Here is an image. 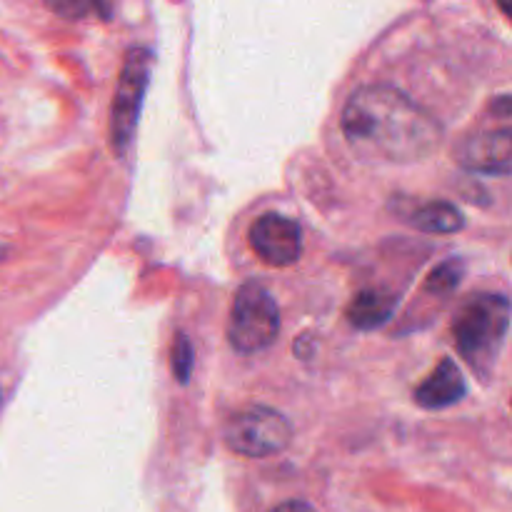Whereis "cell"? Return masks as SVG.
I'll list each match as a JSON object with an SVG mask.
<instances>
[{"instance_id": "6da1fadb", "label": "cell", "mask_w": 512, "mask_h": 512, "mask_svg": "<svg viewBox=\"0 0 512 512\" xmlns=\"http://www.w3.org/2000/svg\"><path fill=\"white\" fill-rule=\"evenodd\" d=\"M350 148L370 163H415L443 143L433 113L393 85H363L348 98L340 120Z\"/></svg>"}, {"instance_id": "7a4b0ae2", "label": "cell", "mask_w": 512, "mask_h": 512, "mask_svg": "<svg viewBox=\"0 0 512 512\" xmlns=\"http://www.w3.org/2000/svg\"><path fill=\"white\" fill-rule=\"evenodd\" d=\"M510 330V300L505 295H478L455 318L458 353L483 380L490 378Z\"/></svg>"}, {"instance_id": "3957f363", "label": "cell", "mask_w": 512, "mask_h": 512, "mask_svg": "<svg viewBox=\"0 0 512 512\" xmlns=\"http://www.w3.org/2000/svg\"><path fill=\"white\" fill-rule=\"evenodd\" d=\"M278 333L280 310L268 288L258 280L240 285L228 320V343L235 353H260L278 340Z\"/></svg>"}, {"instance_id": "277c9868", "label": "cell", "mask_w": 512, "mask_h": 512, "mask_svg": "<svg viewBox=\"0 0 512 512\" xmlns=\"http://www.w3.org/2000/svg\"><path fill=\"white\" fill-rule=\"evenodd\" d=\"M150 68H153V53L148 48L138 45V48H130L125 53L118 88H115L113 105H110L108 125L110 150L115 155H125V150L133 143L140 110H143L145 90H148L150 83Z\"/></svg>"}, {"instance_id": "5b68a950", "label": "cell", "mask_w": 512, "mask_h": 512, "mask_svg": "<svg viewBox=\"0 0 512 512\" xmlns=\"http://www.w3.org/2000/svg\"><path fill=\"white\" fill-rule=\"evenodd\" d=\"M293 438V425L283 413L265 405H253L228 420L225 440L233 453L245 458H268L288 448Z\"/></svg>"}, {"instance_id": "8992f818", "label": "cell", "mask_w": 512, "mask_h": 512, "mask_svg": "<svg viewBox=\"0 0 512 512\" xmlns=\"http://www.w3.org/2000/svg\"><path fill=\"white\" fill-rule=\"evenodd\" d=\"M250 248L273 268L295 265L303 255V233L298 220L280 213H265L250 228Z\"/></svg>"}, {"instance_id": "52a82bcc", "label": "cell", "mask_w": 512, "mask_h": 512, "mask_svg": "<svg viewBox=\"0 0 512 512\" xmlns=\"http://www.w3.org/2000/svg\"><path fill=\"white\" fill-rule=\"evenodd\" d=\"M468 170L488 175H510L512 168V135L508 128L480 133L468 140L463 153Z\"/></svg>"}, {"instance_id": "ba28073f", "label": "cell", "mask_w": 512, "mask_h": 512, "mask_svg": "<svg viewBox=\"0 0 512 512\" xmlns=\"http://www.w3.org/2000/svg\"><path fill=\"white\" fill-rule=\"evenodd\" d=\"M468 393L463 373L450 358L440 360L438 368L415 388V403L425 410H443L460 403Z\"/></svg>"}, {"instance_id": "9c48e42d", "label": "cell", "mask_w": 512, "mask_h": 512, "mask_svg": "<svg viewBox=\"0 0 512 512\" xmlns=\"http://www.w3.org/2000/svg\"><path fill=\"white\" fill-rule=\"evenodd\" d=\"M398 298L388 290H360L353 300H350L348 310H345V318L353 328L358 330H375L380 325L388 323L393 318V310Z\"/></svg>"}, {"instance_id": "30bf717a", "label": "cell", "mask_w": 512, "mask_h": 512, "mask_svg": "<svg viewBox=\"0 0 512 512\" xmlns=\"http://www.w3.org/2000/svg\"><path fill=\"white\" fill-rule=\"evenodd\" d=\"M413 228H418L420 233L428 235H450L463 230L465 218L453 203H445V200H433V203H423L415 210H410L405 215Z\"/></svg>"}, {"instance_id": "8fae6325", "label": "cell", "mask_w": 512, "mask_h": 512, "mask_svg": "<svg viewBox=\"0 0 512 512\" xmlns=\"http://www.w3.org/2000/svg\"><path fill=\"white\" fill-rule=\"evenodd\" d=\"M193 365H195V350L193 343H190L188 335L180 330L175 333L173 345H170V373L175 375L180 385H188L190 375H193Z\"/></svg>"}, {"instance_id": "7c38bea8", "label": "cell", "mask_w": 512, "mask_h": 512, "mask_svg": "<svg viewBox=\"0 0 512 512\" xmlns=\"http://www.w3.org/2000/svg\"><path fill=\"white\" fill-rule=\"evenodd\" d=\"M463 275L465 265L460 263V260H445L443 265H438V268L430 273L428 283H425V293L440 295V298H443V295H450L460 285Z\"/></svg>"}, {"instance_id": "4fadbf2b", "label": "cell", "mask_w": 512, "mask_h": 512, "mask_svg": "<svg viewBox=\"0 0 512 512\" xmlns=\"http://www.w3.org/2000/svg\"><path fill=\"white\" fill-rule=\"evenodd\" d=\"M270 512H318L313 505L303 503V500H288V503H280L278 508H273Z\"/></svg>"}, {"instance_id": "5bb4252c", "label": "cell", "mask_w": 512, "mask_h": 512, "mask_svg": "<svg viewBox=\"0 0 512 512\" xmlns=\"http://www.w3.org/2000/svg\"><path fill=\"white\" fill-rule=\"evenodd\" d=\"M0 405H3V393H0Z\"/></svg>"}]
</instances>
